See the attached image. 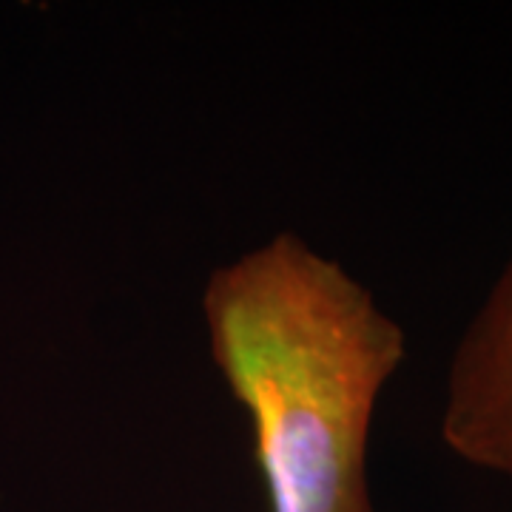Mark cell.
<instances>
[{
	"label": "cell",
	"instance_id": "6da1fadb",
	"mask_svg": "<svg viewBox=\"0 0 512 512\" xmlns=\"http://www.w3.org/2000/svg\"><path fill=\"white\" fill-rule=\"evenodd\" d=\"M211 359L248 413L271 512H373L367 444L404 330L296 234L217 268L202 291Z\"/></svg>",
	"mask_w": 512,
	"mask_h": 512
},
{
	"label": "cell",
	"instance_id": "7a4b0ae2",
	"mask_svg": "<svg viewBox=\"0 0 512 512\" xmlns=\"http://www.w3.org/2000/svg\"><path fill=\"white\" fill-rule=\"evenodd\" d=\"M441 439L461 461L512 478V256L458 342Z\"/></svg>",
	"mask_w": 512,
	"mask_h": 512
}]
</instances>
